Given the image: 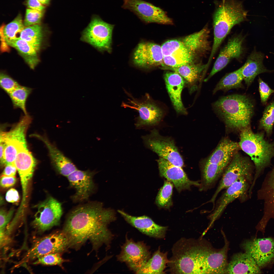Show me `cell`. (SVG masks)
<instances>
[{"label": "cell", "instance_id": "obj_45", "mask_svg": "<svg viewBox=\"0 0 274 274\" xmlns=\"http://www.w3.org/2000/svg\"><path fill=\"white\" fill-rule=\"evenodd\" d=\"M14 212L13 209L6 211L3 209L0 210V231L5 230L6 226L9 222Z\"/></svg>", "mask_w": 274, "mask_h": 274}, {"label": "cell", "instance_id": "obj_48", "mask_svg": "<svg viewBox=\"0 0 274 274\" xmlns=\"http://www.w3.org/2000/svg\"><path fill=\"white\" fill-rule=\"evenodd\" d=\"M26 4L28 9L39 11H44L45 8L38 0H27Z\"/></svg>", "mask_w": 274, "mask_h": 274}, {"label": "cell", "instance_id": "obj_36", "mask_svg": "<svg viewBox=\"0 0 274 274\" xmlns=\"http://www.w3.org/2000/svg\"><path fill=\"white\" fill-rule=\"evenodd\" d=\"M25 27L23 23L21 15L19 14L11 22L1 29V35L2 43L6 45L7 41L18 38L17 35L20 34Z\"/></svg>", "mask_w": 274, "mask_h": 274}, {"label": "cell", "instance_id": "obj_47", "mask_svg": "<svg viewBox=\"0 0 274 274\" xmlns=\"http://www.w3.org/2000/svg\"><path fill=\"white\" fill-rule=\"evenodd\" d=\"M5 198L8 202L13 203L19 201L20 197L18 191L12 188L7 192Z\"/></svg>", "mask_w": 274, "mask_h": 274}, {"label": "cell", "instance_id": "obj_8", "mask_svg": "<svg viewBox=\"0 0 274 274\" xmlns=\"http://www.w3.org/2000/svg\"><path fill=\"white\" fill-rule=\"evenodd\" d=\"M32 119L31 117L28 114H25L22 116L19 122L10 131L1 132L0 141L5 144L4 165L14 163L19 151L27 147L26 132Z\"/></svg>", "mask_w": 274, "mask_h": 274}, {"label": "cell", "instance_id": "obj_29", "mask_svg": "<svg viewBox=\"0 0 274 274\" xmlns=\"http://www.w3.org/2000/svg\"><path fill=\"white\" fill-rule=\"evenodd\" d=\"M209 30L207 25L199 31L189 35L182 40L185 46L195 57L210 49Z\"/></svg>", "mask_w": 274, "mask_h": 274}, {"label": "cell", "instance_id": "obj_31", "mask_svg": "<svg viewBox=\"0 0 274 274\" xmlns=\"http://www.w3.org/2000/svg\"><path fill=\"white\" fill-rule=\"evenodd\" d=\"M6 44L16 49L31 69H34L39 63L38 53L27 41L19 37L7 41Z\"/></svg>", "mask_w": 274, "mask_h": 274}, {"label": "cell", "instance_id": "obj_3", "mask_svg": "<svg viewBox=\"0 0 274 274\" xmlns=\"http://www.w3.org/2000/svg\"><path fill=\"white\" fill-rule=\"evenodd\" d=\"M212 106L215 113L227 126L241 130L250 126L254 104L247 95L234 94L219 98Z\"/></svg>", "mask_w": 274, "mask_h": 274}, {"label": "cell", "instance_id": "obj_24", "mask_svg": "<svg viewBox=\"0 0 274 274\" xmlns=\"http://www.w3.org/2000/svg\"><path fill=\"white\" fill-rule=\"evenodd\" d=\"M117 211L126 222L143 233L157 238L165 237L167 227L157 224L151 218L145 215L135 216L122 210H118Z\"/></svg>", "mask_w": 274, "mask_h": 274}, {"label": "cell", "instance_id": "obj_39", "mask_svg": "<svg viewBox=\"0 0 274 274\" xmlns=\"http://www.w3.org/2000/svg\"><path fill=\"white\" fill-rule=\"evenodd\" d=\"M274 123V101L270 102L265 108L259 122L260 128L268 136L272 133Z\"/></svg>", "mask_w": 274, "mask_h": 274}, {"label": "cell", "instance_id": "obj_43", "mask_svg": "<svg viewBox=\"0 0 274 274\" xmlns=\"http://www.w3.org/2000/svg\"><path fill=\"white\" fill-rule=\"evenodd\" d=\"M0 84L1 88L8 94L20 85L16 80L2 72L0 73Z\"/></svg>", "mask_w": 274, "mask_h": 274}, {"label": "cell", "instance_id": "obj_6", "mask_svg": "<svg viewBox=\"0 0 274 274\" xmlns=\"http://www.w3.org/2000/svg\"><path fill=\"white\" fill-rule=\"evenodd\" d=\"M248 11L237 0H222L213 15V42L220 45L236 25L248 20Z\"/></svg>", "mask_w": 274, "mask_h": 274}, {"label": "cell", "instance_id": "obj_51", "mask_svg": "<svg viewBox=\"0 0 274 274\" xmlns=\"http://www.w3.org/2000/svg\"></svg>", "mask_w": 274, "mask_h": 274}, {"label": "cell", "instance_id": "obj_7", "mask_svg": "<svg viewBox=\"0 0 274 274\" xmlns=\"http://www.w3.org/2000/svg\"><path fill=\"white\" fill-rule=\"evenodd\" d=\"M113 25L103 21L99 16H92L88 26L82 32L80 40L103 52L111 51Z\"/></svg>", "mask_w": 274, "mask_h": 274}, {"label": "cell", "instance_id": "obj_34", "mask_svg": "<svg viewBox=\"0 0 274 274\" xmlns=\"http://www.w3.org/2000/svg\"><path fill=\"white\" fill-rule=\"evenodd\" d=\"M243 80L241 67L237 70L226 74L216 85L213 91L214 94L219 91H227L232 89L242 88Z\"/></svg>", "mask_w": 274, "mask_h": 274}, {"label": "cell", "instance_id": "obj_1", "mask_svg": "<svg viewBox=\"0 0 274 274\" xmlns=\"http://www.w3.org/2000/svg\"><path fill=\"white\" fill-rule=\"evenodd\" d=\"M116 218L115 211L104 208L101 203H90L71 212L63 232L69 247L77 248L89 240L94 249L103 245L108 249L114 237L108 226Z\"/></svg>", "mask_w": 274, "mask_h": 274}, {"label": "cell", "instance_id": "obj_35", "mask_svg": "<svg viewBox=\"0 0 274 274\" xmlns=\"http://www.w3.org/2000/svg\"><path fill=\"white\" fill-rule=\"evenodd\" d=\"M43 37V27L38 24L25 27L20 33L19 38L28 43L38 53Z\"/></svg>", "mask_w": 274, "mask_h": 274}, {"label": "cell", "instance_id": "obj_32", "mask_svg": "<svg viewBox=\"0 0 274 274\" xmlns=\"http://www.w3.org/2000/svg\"><path fill=\"white\" fill-rule=\"evenodd\" d=\"M167 252L161 251L159 247L145 265L137 274H163L166 264L169 262L167 257Z\"/></svg>", "mask_w": 274, "mask_h": 274}, {"label": "cell", "instance_id": "obj_23", "mask_svg": "<svg viewBox=\"0 0 274 274\" xmlns=\"http://www.w3.org/2000/svg\"><path fill=\"white\" fill-rule=\"evenodd\" d=\"M95 174L89 170L77 169L67 177L70 185L76 191L72 197L74 200L81 201L88 199L94 187L93 178Z\"/></svg>", "mask_w": 274, "mask_h": 274}, {"label": "cell", "instance_id": "obj_18", "mask_svg": "<svg viewBox=\"0 0 274 274\" xmlns=\"http://www.w3.org/2000/svg\"><path fill=\"white\" fill-rule=\"evenodd\" d=\"M245 252L250 255L259 267H263L274 260V238H257L245 242Z\"/></svg>", "mask_w": 274, "mask_h": 274}, {"label": "cell", "instance_id": "obj_20", "mask_svg": "<svg viewBox=\"0 0 274 274\" xmlns=\"http://www.w3.org/2000/svg\"><path fill=\"white\" fill-rule=\"evenodd\" d=\"M244 38L241 35L233 37L220 50L213 68L205 81H207L217 73L224 68L234 59H239L244 52Z\"/></svg>", "mask_w": 274, "mask_h": 274}, {"label": "cell", "instance_id": "obj_30", "mask_svg": "<svg viewBox=\"0 0 274 274\" xmlns=\"http://www.w3.org/2000/svg\"><path fill=\"white\" fill-rule=\"evenodd\" d=\"M227 247L226 245L221 250L217 251L206 248L205 256L207 274L226 273L228 264Z\"/></svg>", "mask_w": 274, "mask_h": 274}, {"label": "cell", "instance_id": "obj_41", "mask_svg": "<svg viewBox=\"0 0 274 274\" xmlns=\"http://www.w3.org/2000/svg\"><path fill=\"white\" fill-rule=\"evenodd\" d=\"M65 261L61 257L60 253H53L45 254L38 258L33 264L61 266L62 264Z\"/></svg>", "mask_w": 274, "mask_h": 274}, {"label": "cell", "instance_id": "obj_2", "mask_svg": "<svg viewBox=\"0 0 274 274\" xmlns=\"http://www.w3.org/2000/svg\"><path fill=\"white\" fill-rule=\"evenodd\" d=\"M193 238H182L174 245L167 264L168 271L175 274H207L206 247Z\"/></svg>", "mask_w": 274, "mask_h": 274}, {"label": "cell", "instance_id": "obj_11", "mask_svg": "<svg viewBox=\"0 0 274 274\" xmlns=\"http://www.w3.org/2000/svg\"><path fill=\"white\" fill-rule=\"evenodd\" d=\"M149 248L144 242H135L126 235L125 242L116 256L118 261L125 263L135 273L140 270L151 257Z\"/></svg>", "mask_w": 274, "mask_h": 274}, {"label": "cell", "instance_id": "obj_28", "mask_svg": "<svg viewBox=\"0 0 274 274\" xmlns=\"http://www.w3.org/2000/svg\"><path fill=\"white\" fill-rule=\"evenodd\" d=\"M261 271L253 258L245 252L235 254L228 264L226 273L258 274Z\"/></svg>", "mask_w": 274, "mask_h": 274}, {"label": "cell", "instance_id": "obj_50", "mask_svg": "<svg viewBox=\"0 0 274 274\" xmlns=\"http://www.w3.org/2000/svg\"><path fill=\"white\" fill-rule=\"evenodd\" d=\"M43 5H48L50 3V0H38Z\"/></svg>", "mask_w": 274, "mask_h": 274}, {"label": "cell", "instance_id": "obj_12", "mask_svg": "<svg viewBox=\"0 0 274 274\" xmlns=\"http://www.w3.org/2000/svg\"><path fill=\"white\" fill-rule=\"evenodd\" d=\"M142 138L145 146L160 157L176 166L181 167L183 166L182 158L172 140L161 136L155 129Z\"/></svg>", "mask_w": 274, "mask_h": 274}, {"label": "cell", "instance_id": "obj_44", "mask_svg": "<svg viewBox=\"0 0 274 274\" xmlns=\"http://www.w3.org/2000/svg\"><path fill=\"white\" fill-rule=\"evenodd\" d=\"M258 81L261 101L263 105H265L270 96L274 93V90L271 89L260 77Z\"/></svg>", "mask_w": 274, "mask_h": 274}, {"label": "cell", "instance_id": "obj_9", "mask_svg": "<svg viewBox=\"0 0 274 274\" xmlns=\"http://www.w3.org/2000/svg\"><path fill=\"white\" fill-rule=\"evenodd\" d=\"M241 177L246 178L252 184L253 179L251 164L248 159L237 152L224 171L216 191L208 202L213 203V208L219 193Z\"/></svg>", "mask_w": 274, "mask_h": 274}, {"label": "cell", "instance_id": "obj_15", "mask_svg": "<svg viewBox=\"0 0 274 274\" xmlns=\"http://www.w3.org/2000/svg\"><path fill=\"white\" fill-rule=\"evenodd\" d=\"M122 7L130 10L146 23H173L171 19L160 8L143 0H123Z\"/></svg>", "mask_w": 274, "mask_h": 274}, {"label": "cell", "instance_id": "obj_13", "mask_svg": "<svg viewBox=\"0 0 274 274\" xmlns=\"http://www.w3.org/2000/svg\"><path fill=\"white\" fill-rule=\"evenodd\" d=\"M150 99L148 95H146L141 99L131 97L128 99L129 104L122 103V107L134 109L138 112L139 116L135 124L136 128H141L155 125L163 116L162 110Z\"/></svg>", "mask_w": 274, "mask_h": 274}, {"label": "cell", "instance_id": "obj_40", "mask_svg": "<svg viewBox=\"0 0 274 274\" xmlns=\"http://www.w3.org/2000/svg\"><path fill=\"white\" fill-rule=\"evenodd\" d=\"M264 192L265 202L269 207L270 211L274 212V168L267 179Z\"/></svg>", "mask_w": 274, "mask_h": 274}, {"label": "cell", "instance_id": "obj_25", "mask_svg": "<svg viewBox=\"0 0 274 274\" xmlns=\"http://www.w3.org/2000/svg\"><path fill=\"white\" fill-rule=\"evenodd\" d=\"M164 78L167 90L175 109L178 113L186 114L187 111L181 98V93L185 82L183 78L174 71L166 72Z\"/></svg>", "mask_w": 274, "mask_h": 274}, {"label": "cell", "instance_id": "obj_38", "mask_svg": "<svg viewBox=\"0 0 274 274\" xmlns=\"http://www.w3.org/2000/svg\"><path fill=\"white\" fill-rule=\"evenodd\" d=\"M173 187V184L171 182L167 180L165 181L156 199V202L159 207L168 208L172 206Z\"/></svg>", "mask_w": 274, "mask_h": 274}, {"label": "cell", "instance_id": "obj_14", "mask_svg": "<svg viewBox=\"0 0 274 274\" xmlns=\"http://www.w3.org/2000/svg\"><path fill=\"white\" fill-rule=\"evenodd\" d=\"M32 223L38 231L42 232L59 224L63 213L61 203L50 197L40 203Z\"/></svg>", "mask_w": 274, "mask_h": 274}, {"label": "cell", "instance_id": "obj_26", "mask_svg": "<svg viewBox=\"0 0 274 274\" xmlns=\"http://www.w3.org/2000/svg\"><path fill=\"white\" fill-rule=\"evenodd\" d=\"M264 54L261 52L257 51L255 48L248 57L245 63L241 67L243 80L247 88L251 85L259 74L272 71L267 69L264 65Z\"/></svg>", "mask_w": 274, "mask_h": 274}, {"label": "cell", "instance_id": "obj_19", "mask_svg": "<svg viewBox=\"0 0 274 274\" xmlns=\"http://www.w3.org/2000/svg\"><path fill=\"white\" fill-rule=\"evenodd\" d=\"M161 46L151 42H142L139 44L134 52L133 61L139 67L149 68L163 64Z\"/></svg>", "mask_w": 274, "mask_h": 274}, {"label": "cell", "instance_id": "obj_33", "mask_svg": "<svg viewBox=\"0 0 274 274\" xmlns=\"http://www.w3.org/2000/svg\"><path fill=\"white\" fill-rule=\"evenodd\" d=\"M206 66V64L191 63L176 67H163V68L170 70L177 73L189 84H193L198 80L201 73L203 72H205Z\"/></svg>", "mask_w": 274, "mask_h": 274}, {"label": "cell", "instance_id": "obj_16", "mask_svg": "<svg viewBox=\"0 0 274 274\" xmlns=\"http://www.w3.org/2000/svg\"><path fill=\"white\" fill-rule=\"evenodd\" d=\"M250 183L246 178L241 177L226 189L211 210L212 212L209 217L211 224L221 215L230 203L237 199L241 202L246 199L249 193Z\"/></svg>", "mask_w": 274, "mask_h": 274}, {"label": "cell", "instance_id": "obj_22", "mask_svg": "<svg viewBox=\"0 0 274 274\" xmlns=\"http://www.w3.org/2000/svg\"><path fill=\"white\" fill-rule=\"evenodd\" d=\"M14 163L20 177L23 192L22 205L24 206L28 184L32 177L36 162L26 147L19 151Z\"/></svg>", "mask_w": 274, "mask_h": 274}, {"label": "cell", "instance_id": "obj_42", "mask_svg": "<svg viewBox=\"0 0 274 274\" xmlns=\"http://www.w3.org/2000/svg\"><path fill=\"white\" fill-rule=\"evenodd\" d=\"M44 14V11L27 9L24 22L25 27L39 24Z\"/></svg>", "mask_w": 274, "mask_h": 274}, {"label": "cell", "instance_id": "obj_21", "mask_svg": "<svg viewBox=\"0 0 274 274\" xmlns=\"http://www.w3.org/2000/svg\"><path fill=\"white\" fill-rule=\"evenodd\" d=\"M157 161L161 176L173 183L178 191L189 189L193 185L200 186L198 181H192L188 178L181 167L161 157Z\"/></svg>", "mask_w": 274, "mask_h": 274}, {"label": "cell", "instance_id": "obj_4", "mask_svg": "<svg viewBox=\"0 0 274 274\" xmlns=\"http://www.w3.org/2000/svg\"><path fill=\"white\" fill-rule=\"evenodd\" d=\"M238 144L255 165V174L250 187L252 190L257 178L274 157V142L266 140L263 132L254 133L249 126L241 130Z\"/></svg>", "mask_w": 274, "mask_h": 274}, {"label": "cell", "instance_id": "obj_10", "mask_svg": "<svg viewBox=\"0 0 274 274\" xmlns=\"http://www.w3.org/2000/svg\"><path fill=\"white\" fill-rule=\"evenodd\" d=\"M68 247L67 239L63 231L50 234L36 240L17 264V266L36 259L47 254L60 253Z\"/></svg>", "mask_w": 274, "mask_h": 274}, {"label": "cell", "instance_id": "obj_27", "mask_svg": "<svg viewBox=\"0 0 274 274\" xmlns=\"http://www.w3.org/2000/svg\"><path fill=\"white\" fill-rule=\"evenodd\" d=\"M33 136L42 140L45 144L48 150L53 165L61 175L67 177L77 169L72 161L46 139L41 136L34 134Z\"/></svg>", "mask_w": 274, "mask_h": 274}, {"label": "cell", "instance_id": "obj_17", "mask_svg": "<svg viewBox=\"0 0 274 274\" xmlns=\"http://www.w3.org/2000/svg\"><path fill=\"white\" fill-rule=\"evenodd\" d=\"M163 56V67L173 68L192 63L195 57L182 40L167 41L161 46Z\"/></svg>", "mask_w": 274, "mask_h": 274}, {"label": "cell", "instance_id": "obj_49", "mask_svg": "<svg viewBox=\"0 0 274 274\" xmlns=\"http://www.w3.org/2000/svg\"><path fill=\"white\" fill-rule=\"evenodd\" d=\"M17 170L14 163L8 164L5 165L1 176L15 177Z\"/></svg>", "mask_w": 274, "mask_h": 274}, {"label": "cell", "instance_id": "obj_37", "mask_svg": "<svg viewBox=\"0 0 274 274\" xmlns=\"http://www.w3.org/2000/svg\"><path fill=\"white\" fill-rule=\"evenodd\" d=\"M32 89L29 87L20 85L8 95L15 109L19 108L25 114H28L26 107L27 98L31 93Z\"/></svg>", "mask_w": 274, "mask_h": 274}, {"label": "cell", "instance_id": "obj_46", "mask_svg": "<svg viewBox=\"0 0 274 274\" xmlns=\"http://www.w3.org/2000/svg\"><path fill=\"white\" fill-rule=\"evenodd\" d=\"M16 181V179L15 177L1 176L0 178V185L4 188H9L14 185Z\"/></svg>", "mask_w": 274, "mask_h": 274}, {"label": "cell", "instance_id": "obj_5", "mask_svg": "<svg viewBox=\"0 0 274 274\" xmlns=\"http://www.w3.org/2000/svg\"><path fill=\"white\" fill-rule=\"evenodd\" d=\"M239 148L238 143L229 139L221 141L202 167L200 191L214 186Z\"/></svg>", "mask_w": 274, "mask_h": 274}]
</instances>
